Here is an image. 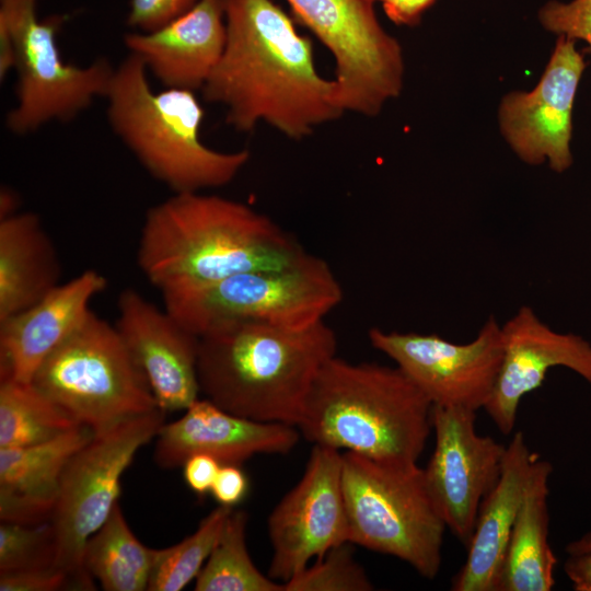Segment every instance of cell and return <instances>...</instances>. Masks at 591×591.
<instances>
[{
    "instance_id": "cell-1",
    "label": "cell",
    "mask_w": 591,
    "mask_h": 591,
    "mask_svg": "<svg viewBox=\"0 0 591 591\" xmlns=\"http://www.w3.org/2000/svg\"><path fill=\"white\" fill-rule=\"evenodd\" d=\"M224 49L201 91L225 107L230 126L250 132L266 123L301 140L344 115L334 79L315 67L312 42L279 5L224 0Z\"/></svg>"
},
{
    "instance_id": "cell-2",
    "label": "cell",
    "mask_w": 591,
    "mask_h": 591,
    "mask_svg": "<svg viewBox=\"0 0 591 591\" xmlns=\"http://www.w3.org/2000/svg\"><path fill=\"white\" fill-rule=\"evenodd\" d=\"M308 254L292 234L248 205L193 192L173 194L147 211L137 263L163 293L291 265Z\"/></svg>"
},
{
    "instance_id": "cell-3",
    "label": "cell",
    "mask_w": 591,
    "mask_h": 591,
    "mask_svg": "<svg viewBox=\"0 0 591 591\" xmlns=\"http://www.w3.org/2000/svg\"><path fill=\"white\" fill-rule=\"evenodd\" d=\"M337 337L324 321L305 328L228 322L199 336L200 393L222 409L256 421L298 428Z\"/></svg>"
},
{
    "instance_id": "cell-4",
    "label": "cell",
    "mask_w": 591,
    "mask_h": 591,
    "mask_svg": "<svg viewBox=\"0 0 591 591\" xmlns=\"http://www.w3.org/2000/svg\"><path fill=\"white\" fill-rule=\"evenodd\" d=\"M432 408L396 366L334 356L313 383L298 429L314 444L417 464L432 430Z\"/></svg>"
},
{
    "instance_id": "cell-5",
    "label": "cell",
    "mask_w": 591,
    "mask_h": 591,
    "mask_svg": "<svg viewBox=\"0 0 591 591\" xmlns=\"http://www.w3.org/2000/svg\"><path fill=\"white\" fill-rule=\"evenodd\" d=\"M111 128L146 171L173 194L231 183L251 159L246 149L223 152L200 138L204 108L194 91L154 92L135 54L114 68L107 91Z\"/></svg>"
},
{
    "instance_id": "cell-6",
    "label": "cell",
    "mask_w": 591,
    "mask_h": 591,
    "mask_svg": "<svg viewBox=\"0 0 591 591\" xmlns=\"http://www.w3.org/2000/svg\"><path fill=\"white\" fill-rule=\"evenodd\" d=\"M341 486L349 543L396 557L426 579L438 576L447 526L421 467L346 451Z\"/></svg>"
},
{
    "instance_id": "cell-7",
    "label": "cell",
    "mask_w": 591,
    "mask_h": 591,
    "mask_svg": "<svg viewBox=\"0 0 591 591\" xmlns=\"http://www.w3.org/2000/svg\"><path fill=\"white\" fill-rule=\"evenodd\" d=\"M37 0H0V80L16 70V104L5 124L27 135L67 121L104 97L114 68L105 59L80 67L66 62L57 44L62 19L40 20Z\"/></svg>"
},
{
    "instance_id": "cell-8",
    "label": "cell",
    "mask_w": 591,
    "mask_h": 591,
    "mask_svg": "<svg viewBox=\"0 0 591 591\" xmlns=\"http://www.w3.org/2000/svg\"><path fill=\"white\" fill-rule=\"evenodd\" d=\"M161 294L164 308L198 336L228 322L310 327L324 321L344 297L329 264L310 253L291 265L245 271Z\"/></svg>"
},
{
    "instance_id": "cell-9",
    "label": "cell",
    "mask_w": 591,
    "mask_h": 591,
    "mask_svg": "<svg viewBox=\"0 0 591 591\" xmlns=\"http://www.w3.org/2000/svg\"><path fill=\"white\" fill-rule=\"evenodd\" d=\"M32 383L94 432L159 408L115 326L92 310Z\"/></svg>"
},
{
    "instance_id": "cell-10",
    "label": "cell",
    "mask_w": 591,
    "mask_h": 591,
    "mask_svg": "<svg viewBox=\"0 0 591 591\" xmlns=\"http://www.w3.org/2000/svg\"><path fill=\"white\" fill-rule=\"evenodd\" d=\"M164 416L158 408L94 432L63 471L50 520L56 566L79 590L94 589V580L82 564L84 546L118 503L124 472L137 452L157 437Z\"/></svg>"
},
{
    "instance_id": "cell-11",
    "label": "cell",
    "mask_w": 591,
    "mask_h": 591,
    "mask_svg": "<svg viewBox=\"0 0 591 591\" xmlns=\"http://www.w3.org/2000/svg\"><path fill=\"white\" fill-rule=\"evenodd\" d=\"M297 19L331 51L336 102L374 117L399 96L405 62L399 42L381 25L369 0H287Z\"/></svg>"
},
{
    "instance_id": "cell-12",
    "label": "cell",
    "mask_w": 591,
    "mask_h": 591,
    "mask_svg": "<svg viewBox=\"0 0 591 591\" xmlns=\"http://www.w3.org/2000/svg\"><path fill=\"white\" fill-rule=\"evenodd\" d=\"M368 336L372 347L392 359L433 406L477 412L490 398L503 351L501 325L494 316L466 344L437 334L378 327Z\"/></svg>"
},
{
    "instance_id": "cell-13",
    "label": "cell",
    "mask_w": 591,
    "mask_h": 591,
    "mask_svg": "<svg viewBox=\"0 0 591 591\" xmlns=\"http://www.w3.org/2000/svg\"><path fill=\"white\" fill-rule=\"evenodd\" d=\"M341 456L336 449L314 444L302 477L269 514L271 579L286 582L313 558L349 542Z\"/></svg>"
},
{
    "instance_id": "cell-14",
    "label": "cell",
    "mask_w": 591,
    "mask_h": 591,
    "mask_svg": "<svg viewBox=\"0 0 591 591\" xmlns=\"http://www.w3.org/2000/svg\"><path fill=\"white\" fill-rule=\"evenodd\" d=\"M476 413L433 406L434 448L422 468L428 493L447 529L465 547L480 505L500 476L507 448L477 433Z\"/></svg>"
},
{
    "instance_id": "cell-15",
    "label": "cell",
    "mask_w": 591,
    "mask_h": 591,
    "mask_svg": "<svg viewBox=\"0 0 591 591\" xmlns=\"http://www.w3.org/2000/svg\"><path fill=\"white\" fill-rule=\"evenodd\" d=\"M587 67L576 40L558 35L551 58L531 91H512L498 107L499 129L524 163H547L556 173L572 164V108Z\"/></svg>"
},
{
    "instance_id": "cell-16",
    "label": "cell",
    "mask_w": 591,
    "mask_h": 591,
    "mask_svg": "<svg viewBox=\"0 0 591 591\" xmlns=\"http://www.w3.org/2000/svg\"><path fill=\"white\" fill-rule=\"evenodd\" d=\"M114 324L163 413L185 410L200 394L199 336L139 291L124 289Z\"/></svg>"
},
{
    "instance_id": "cell-17",
    "label": "cell",
    "mask_w": 591,
    "mask_h": 591,
    "mask_svg": "<svg viewBox=\"0 0 591 591\" xmlns=\"http://www.w3.org/2000/svg\"><path fill=\"white\" fill-rule=\"evenodd\" d=\"M501 332V364L484 409L503 434L513 431L521 399L542 385L549 369H569L591 385V344L583 337L554 331L528 305Z\"/></svg>"
},
{
    "instance_id": "cell-18",
    "label": "cell",
    "mask_w": 591,
    "mask_h": 591,
    "mask_svg": "<svg viewBox=\"0 0 591 591\" xmlns=\"http://www.w3.org/2000/svg\"><path fill=\"white\" fill-rule=\"evenodd\" d=\"M300 434L294 426L252 420L198 398L182 417L160 428L153 459L162 468L179 467L194 454L241 465L257 454H287Z\"/></svg>"
},
{
    "instance_id": "cell-19",
    "label": "cell",
    "mask_w": 591,
    "mask_h": 591,
    "mask_svg": "<svg viewBox=\"0 0 591 591\" xmlns=\"http://www.w3.org/2000/svg\"><path fill=\"white\" fill-rule=\"evenodd\" d=\"M106 283L99 271L86 269L0 321V380L32 382L46 358L81 324Z\"/></svg>"
},
{
    "instance_id": "cell-20",
    "label": "cell",
    "mask_w": 591,
    "mask_h": 591,
    "mask_svg": "<svg viewBox=\"0 0 591 591\" xmlns=\"http://www.w3.org/2000/svg\"><path fill=\"white\" fill-rule=\"evenodd\" d=\"M224 0H199L192 9L152 32L124 37L165 88L201 90L225 45Z\"/></svg>"
},
{
    "instance_id": "cell-21",
    "label": "cell",
    "mask_w": 591,
    "mask_h": 591,
    "mask_svg": "<svg viewBox=\"0 0 591 591\" xmlns=\"http://www.w3.org/2000/svg\"><path fill=\"white\" fill-rule=\"evenodd\" d=\"M536 456L523 432L517 431L507 444L500 476L480 505L467 556L452 590L499 591L509 538Z\"/></svg>"
},
{
    "instance_id": "cell-22",
    "label": "cell",
    "mask_w": 591,
    "mask_h": 591,
    "mask_svg": "<svg viewBox=\"0 0 591 591\" xmlns=\"http://www.w3.org/2000/svg\"><path fill=\"white\" fill-rule=\"evenodd\" d=\"M94 434L77 426L32 445L0 449V519L34 525L51 520L63 471Z\"/></svg>"
},
{
    "instance_id": "cell-23",
    "label": "cell",
    "mask_w": 591,
    "mask_h": 591,
    "mask_svg": "<svg viewBox=\"0 0 591 591\" xmlns=\"http://www.w3.org/2000/svg\"><path fill=\"white\" fill-rule=\"evenodd\" d=\"M56 246L38 215L0 220V321L38 302L60 285Z\"/></svg>"
},
{
    "instance_id": "cell-24",
    "label": "cell",
    "mask_w": 591,
    "mask_h": 591,
    "mask_svg": "<svg viewBox=\"0 0 591 591\" xmlns=\"http://www.w3.org/2000/svg\"><path fill=\"white\" fill-rule=\"evenodd\" d=\"M552 472L551 462L538 455L532 462L509 538L499 591H549L555 586L557 558L548 541Z\"/></svg>"
},
{
    "instance_id": "cell-25",
    "label": "cell",
    "mask_w": 591,
    "mask_h": 591,
    "mask_svg": "<svg viewBox=\"0 0 591 591\" xmlns=\"http://www.w3.org/2000/svg\"><path fill=\"white\" fill-rule=\"evenodd\" d=\"M157 549L144 546L129 528L119 502L88 540L82 564L106 591L148 590Z\"/></svg>"
},
{
    "instance_id": "cell-26",
    "label": "cell",
    "mask_w": 591,
    "mask_h": 591,
    "mask_svg": "<svg viewBox=\"0 0 591 591\" xmlns=\"http://www.w3.org/2000/svg\"><path fill=\"white\" fill-rule=\"evenodd\" d=\"M80 426L32 382L0 380V449L54 439Z\"/></svg>"
},
{
    "instance_id": "cell-27",
    "label": "cell",
    "mask_w": 591,
    "mask_h": 591,
    "mask_svg": "<svg viewBox=\"0 0 591 591\" xmlns=\"http://www.w3.org/2000/svg\"><path fill=\"white\" fill-rule=\"evenodd\" d=\"M248 515L232 510L216 546L196 578V591H285L254 565L246 547Z\"/></svg>"
},
{
    "instance_id": "cell-28",
    "label": "cell",
    "mask_w": 591,
    "mask_h": 591,
    "mask_svg": "<svg viewBox=\"0 0 591 591\" xmlns=\"http://www.w3.org/2000/svg\"><path fill=\"white\" fill-rule=\"evenodd\" d=\"M233 508L219 505L179 543L157 549L149 580L150 591H179L196 580Z\"/></svg>"
},
{
    "instance_id": "cell-29",
    "label": "cell",
    "mask_w": 591,
    "mask_h": 591,
    "mask_svg": "<svg viewBox=\"0 0 591 591\" xmlns=\"http://www.w3.org/2000/svg\"><path fill=\"white\" fill-rule=\"evenodd\" d=\"M351 543L328 549L291 579L285 591H370L373 583L364 568L355 559Z\"/></svg>"
},
{
    "instance_id": "cell-30",
    "label": "cell",
    "mask_w": 591,
    "mask_h": 591,
    "mask_svg": "<svg viewBox=\"0 0 591 591\" xmlns=\"http://www.w3.org/2000/svg\"><path fill=\"white\" fill-rule=\"evenodd\" d=\"M56 567L51 522L34 525L1 521L0 575Z\"/></svg>"
},
{
    "instance_id": "cell-31",
    "label": "cell",
    "mask_w": 591,
    "mask_h": 591,
    "mask_svg": "<svg viewBox=\"0 0 591 591\" xmlns=\"http://www.w3.org/2000/svg\"><path fill=\"white\" fill-rule=\"evenodd\" d=\"M537 16L546 31L581 39L591 49V0H551L542 5Z\"/></svg>"
},
{
    "instance_id": "cell-32",
    "label": "cell",
    "mask_w": 591,
    "mask_h": 591,
    "mask_svg": "<svg viewBox=\"0 0 591 591\" xmlns=\"http://www.w3.org/2000/svg\"><path fill=\"white\" fill-rule=\"evenodd\" d=\"M199 0H130L127 24L152 32L187 12Z\"/></svg>"
},
{
    "instance_id": "cell-33",
    "label": "cell",
    "mask_w": 591,
    "mask_h": 591,
    "mask_svg": "<svg viewBox=\"0 0 591 591\" xmlns=\"http://www.w3.org/2000/svg\"><path fill=\"white\" fill-rule=\"evenodd\" d=\"M77 589L63 570L51 567L0 575V591H57Z\"/></svg>"
},
{
    "instance_id": "cell-34",
    "label": "cell",
    "mask_w": 591,
    "mask_h": 591,
    "mask_svg": "<svg viewBox=\"0 0 591 591\" xmlns=\"http://www.w3.org/2000/svg\"><path fill=\"white\" fill-rule=\"evenodd\" d=\"M564 571L576 591H591V532L566 545Z\"/></svg>"
},
{
    "instance_id": "cell-35",
    "label": "cell",
    "mask_w": 591,
    "mask_h": 591,
    "mask_svg": "<svg viewBox=\"0 0 591 591\" xmlns=\"http://www.w3.org/2000/svg\"><path fill=\"white\" fill-rule=\"evenodd\" d=\"M248 491V479L237 464L221 465L210 494L215 500L225 507L233 508L240 503Z\"/></svg>"
},
{
    "instance_id": "cell-36",
    "label": "cell",
    "mask_w": 591,
    "mask_h": 591,
    "mask_svg": "<svg viewBox=\"0 0 591 591\" xmlns=\"http://www.w3.org/2000/svg\"><path fill=\"white\" fill-rule=\"evenodd\" d=\"M182 467L187 487L202 497L210 493L221 463L207 454H194L184 462Z\"/></svg>"
},
{
    "instance_id": "cell-37",
    "label": "cell",
    "mask_w": 591,
    "mask_h": 591,
    "mask_svg": "<svg viewBox=\"0 0 591 591\" xmlns=\"http://www.w3.org/2000/svg\"><path fill=\"white\" fill-rule=\"evenodd\" d=\"M436 0H385L383 10L386 16L397 25H416L419 23L424 12L430 8Z\"/></svg>"
},
{
    "instance_id": "cell-38",
    "label": "cell",
    "mask_w": 591,
    "mask_h": 591,
    "mask_svg": "<svg viewBox=\"0 0 591 591\" xmlns=\"http://www.w3.org/2000/svg\"><path fill=\"white\" fill-rule=\"evenodd\" d=\"M20 197L15 190L8 186L0 189V220L18 213Z\"/></svg>"
},
{
    "instance_id": "cell-39",
    "label": "cell",
    "mask_w": 591,
    "mask_h": 591,
    "mask_svg": "<svg viewBox=\"0 0 591 591\" xmlns=\"http://www.w3.org/2000/svg\"><path fill=\"white\" fill-rule=\"evenodd\" d=\"M369 1H371V2L374 3V2H376V1L383 2V1H385V0H369Z\"/></svg>"
}]
</instances>
